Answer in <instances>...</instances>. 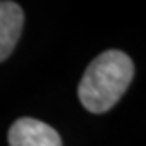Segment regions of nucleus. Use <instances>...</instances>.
<instances>
[{
  "label": "nucleus",
  "instance_id": "1",
  "mask_svg": "<svg viewBox=\"0 0 146 146\" xmlns=\"http://www.w3.org/2000/svg\"><path fill=\"white\" fill-rule=\"evenodd\" d=\"M135 75L131 58L122 50H106L84 70L78 84V98L86 110L104 114L128 89Z\"/></svg>",
  "mask_w": 146,
  "mask_h": 146
},
{
  "label": "nucleus",
  "instance_id": "2",
  "mask_svg": "<svg viewBox=\"0 0 146 146\" xmlns=\"http://www.w3.org/2000/svg\"><path fill=\"white\" fill-rule=\"evenodd\" d=\"M10 146H62V138L55 128L41 120L23 117L8 130Z\"/></svg>",
  "mask_w": 146,
  "mask_h": 146
},
{
  "label": "nucleus",
  "instance_id": "3",
  "mask_svg": "<svg viewBox=\"0 0 146 146\" xmlns=\"http://www.w3.org/2000/svg\"><path fill=\"white\" fill-rule=\"evenodd\" d=\"M25 25V13L15 2H0V62L10 57Z\"/></svg>",
  "mask_w": 146,
  "mask_h": 146
}]
</instances>
